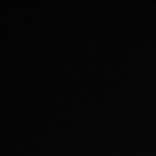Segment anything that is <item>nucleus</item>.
I'll return each mask as SVG.
<instances>
[]
</instances>
